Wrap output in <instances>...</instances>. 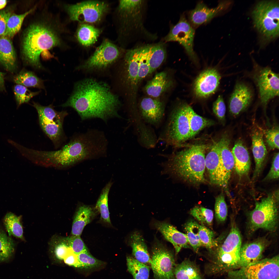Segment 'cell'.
I'll list each match as a JSON object with an SVG mask.
<instances>
[{
  "label": "cell",
  "mask_w": 279,
  "mask_h": 279,
  "mask_svg": "<svg viewBox=\"0 0 279 279\" xmlns=\"http://www.w3.org/2000/svg\"><path fill=\"white\" fill-rule=\"evenodd\" d=\"M252 149L255 162V168L252 178L254 180L259 176L264 165L267 151L263 139L262 133L256 130L252 135Z\"/></svg>",
  "instance_id": "cell-25"
},
{
  "label": "cell",
  "mask_w": 279,
  "mask_h": 279,
  "mask_svg": "<svg viewBox=\"0 0 279 279\" xmlns=\"http://www.w3.org/2000/svg\"><path fill=\"white\" fill-rule=\"evenodd\" d=\"M221 76L214 68L207 69L201 73L195 79L193 91L197 98H206L214 94L219 85Z\"/></svg>",
  "instance_id": "cell-17"
},
{
  "label": "cell",
  "mask_w": 279,
  "mask_h": 279,
  "mask_svg": "<svg viewBox=\"0 0 279 279\" xmlns=\"http://www.w3.org/2000/svg\"><path fill=\"white\" fill-rule=\"evenodd\" d=\"M78 259L81 267L92 268L98 267L103 264V262L93 256L88 250L77 255Z\"/></svg>",
  "instance_id": "cell-48"
},
{
  "label": "cell",
  "mask_w": 279,
  "mask_h": 279,
  "mask_svg": "<svg viewBox=\"0 0 279 279\" xmlns=\"http://www.w3.org/2000/svg\"><path fill=\"white\" fill-rule=\"evenodd\" d=\"M232 3L229 1H221L216 7L210 8L203 2H199L194 9L189 13L190 23L192 27H195L206 23L227 10Z\"/></svg>",
  "instance_id": "cell-18"
},
{
  "label": "cell",
  "mask_w": 279,
  "mask_h": 279,
  "mask_svg": "<svg viewBox=\"0 0 279 279\" xmlns=\"http://www.w3.org/2000/svg\"><path fill=\"white\" fill-rule=\"evenodd\" d=\"M166 55L165 44L161 42L155 43L149 61L150 74L160 66L165 59Z\"/></svg>",
  "instance_id": "cell-42"
},
{
  "label": "cell",
  "mask_w": 279,
  "mask_h": 279,
  "mask_svg": "<svg viewBox=\"0 0 279 279\" xmlns=\"http://www.w3.org/2000/svg\"><path fill=\"white\" fill-rule=\"evenodd\" d=\"M124 60L127 81L132 90L135 91L139 83V69L138 54L136 46L127 51Z\"/></svg>",
  "instance_id": "cell-27"
},
{
  "label": "cell",
  "mask_w": 279,
  "mask_h": 279,
  "mask_svg": "<svg viewBox=\"0 0 279 279\" xmlns=\"http://www.w3.org/2000/svg\"><path fill=\"white\" fill-rule=\"evenodd\" d=\"M278 190L256 202L254 208L248 216L250 233L260 229L272 232L276 230L278 219Z\"/></svg>",
  "instance_id": "cell-7"
},
{
  "label": "cell",
  "mask_w": 279,
  "mask_h": 279,
  "mask_svg": "<svg viewBox=\"0 0 279 279\" xmlns=\"http://www.w3.org/2000/svg\"><path fill=\"white\" fill-rule=\"evenodd\" d=\"M95 213L90 207L80 206L75 214L73 222L71 234L72 236H80L85 227L91 221Z\"/></svg>",
  "instance_id": "cell-31"
},
{
  "label": "cell",
  "mask_w": 279,
  "mask_h": 279,
  "mask_svg": "<svg viewBox=\"0 0 279 279\" xmlns=\"http://www.w3.org/2000/svg\"><path fill=\"white\" fill-rule=\"evenodd\" d=\"M279 9L278 1H263L257 4L252 12L255 27L268 40L278 36Z\"/></svg>",
  "instance_id": "cell-9"
},
{
  "label": "cell",
  "mask_w": 279,
  "mask_h": 279,
  "mask_svg": "<svg viewBox=\"0 0 279 279\" xmlns=\"http://www.w3.org/2000/svg\"><path fill=\"white\" fill-rule=\"evenodd\" d=\"M15 244L12 238L0 228V262L8 261L12 256Z\"/></svg>",
  "instance_id": "cell-40"
},
{
  "label": "cell",
  "mask_w": 279,
  "mask_h": 279,
  "mask_svg": "<svg viewBox=\"0 0 279 279\" xmlns=\"http://www.w3.org/2000/svg\"><path fill=\"white\" fill-rule=\"evenodd\" d=\"M279 153L274 155L270 169L263 179L264 181L277 179L279 178Z\"/></svg>",
  "instance_id": "cell-53"
},
{
  "label": "cell",
  "mask_w": 279,
  "mask_h": 279,
  "mask_svg": "<svg viewBox=\"0 0 279 279\" xmlns=\"http://www.w3.org/2000/svg\"><path fill=\"white\" fill-rule=\"evenodd\" d=\"M165 110L164 103L159 99L145 98L141 102L138 111L140 118L145 123L158 127L162 120Z\"/></svg>",
  "instance_id": "cell-19"
},
{
  "label": "cell",
  "mask_w": 279,
  "mask_h": 279,
  "mask_svg": "<svg viewBox=\"0 0 279 279\" xmlns=\"http://www.w3.org/2000/svg\"><path fill=\"white\" fill-rule=\"evenodd\" d=\"M66 264L76 267H81L78 260L77 255L72 250L71 251L64 259Z\"/></svg>",
  "instance_id": "cell-55"
},
{
  "label": "cell",
  "mask_w": 279,
  "mask_h": 279,
  "mask_svg": "<svg viewBox=\"0 0 279 279\" xmlns=\"http://www.w3.org/2000/svg\"><path fill=\"white\" fill-rule=\"evenodd\" d=\"M60 240L55 246V252L58 258L63 259L72 250L69 245L67 237Z\"/></svg>",
  "instance_id": "cell-50"
},
{
  "label": "cell",
  "mask_w": 279,
  "mask_h": 279,
  "mask_svg": "<svg viewBox=\"0 0 279 279\" xmlns=\"http://www.w3.org/2000/svg\"><path fill=\"white\" fill-rule=\"evenodd\" d=\"M21 216H18L14 214L9 212L5 216L3 223L9 236H11L25 241L23 236V231L21 223Z\"/></svg>",
  "instance_id": "cell-34"
},
{
  "label": "cell",
  "mask_w": 279,
  "mask_h": 279,
  "mask_svg": "<svg viewBox=\"0 0 279 279\" xmlns=\"http://www.w3.org/2000/svg\"><path fill=\"white\" fill-rule=\"evenodd\" d=\"M16 57L11 39L0 37V63L7 71L12 72L16 67Z\"/></svg>",
  "instance_id": "cell-29"
},
{
  "label": "cell",
  "mask_w": 279,
  "mask_h": 279,
  "mask_svg": "<svg viewBox=\"0 0 279 279\" xmlns=\"http://www.w3.org/2000/svg\"><path fill=\"white\" fill-rule=\"evenodd\" d=\"M195 34L193 27L183 14L176 24L171 26L169 33L163 39L165 42H178L184 48L191 59L197 63L198 58L193 49Z\"/></svg>",
  "instance_id": "cell-13"
},
{
  "label": "cell",
  "mask_w": 279,
  "mask_h": 279,
  "mask_svg": "<svg viewBox=\"0 0 279 279\" xmlns=\"http://www.w3.org/2000/svg\"><path fill=\"white\" fill-rule=\"evenodd\" d=\"M205 165L211 183L222 188L220 154L218 141L214 142L205 156Z\"/></svg>",
  "instance_id": "cell-24"
},
{
  "label": "cell",
  "mask_w": 279,
  "mask_h": 279,
  "mask_svg": "<svg viewBox=\"0 0 279 279\" xmlns=\"http://www.w3.org/2000/svg\"><path fill=\"white\" fill-rule=\"evenodd\" d=\"M253 77L263 105L266 106L270 100L278 96V74L269 67L260 68L256 70Z\"/></svg>",
  "instance_id": "cell-16"
},
{
  "label": "cell",
  "mask_w": 279,
  "mask_h": 279,
  "mask_svg": "<svg viewBox=\"0 0 279 279\" xmlns=\"http://www.w3.org/2000/svg\"><path fill=\"white\" fill-rule=\"evenodd\" d=\"M120 104L107 85L88 79L77 83L70 97L61 106L74 109L82 121L97 118L107 122L121 117L118 113Z\"/></svg>",
  "instance_id": "cell-1"
},
{
  "label": "cell",
  "mask_w": 279,
  "mask_h": 279,
  "mask_svg": "<svg viewBox=\"0 0 279 279\" xmlns=\"http://www.w3.org/2000/svg\"><path fill=\"white\" fill-rule=\"evenodd\" d=\"M4 73L0 72V90H3L4 89Z\"/></svg>",
  "instance_id": "cell-56"
},
{
  "label": "cell",
  "mask_w": 279,
  "mask_h": 279,
  "mask_svg": "<svg viewBox=\"0 0 279 279\" xmlns=\"http://www.w3.org/2000/svg\"><path fill=\"white\" fill-rule=\"evenodd\" d=\"M129 244L134 259L145 265H150L151 258L145 240L140 233L136 231L130 235Z\"/></svg>",
  "instance_id": "cell-28"
},
{
  "label": "cell",
  "mask_w": 279,
  "mask_h": 279,
  "mask_svg": "<svg viewBox=\"0 0 279 279\" xmlns=\"http://www.w3.org/2000/svg\"><path fill=\"white\" fill-rule=\"evenodd\" d=\"M212 110L213 113L219 120L222 121L224 120L226 107L222 95H219L213 103Z\"/></svg>",
  "instance_id": "cell-52"
},
{
  "label": "cell",
  "mask_w": 279,
  "mask_h": 279,
  "mask_svg": "<svg viewBox=\"0 0 279 279\" xmlns=\"http://www.w3.org/2000/svg\"><path fill=\"white\" fill-rule=\"evenodd\" d=\"M100 33L98 29L91 25L84 24L81 25L79 27L77 36L81 44L87 47L95 43Z\"/></svg>",
  "instance_id": "cell-36"
},
{
  "label": "cell",
  "mask_w": 279,
  "mask_h": 279,
  "mask_svg": "<svg viewBox=\"0 0 279 279\" xmlns=\"http://www.w3.org/2000/svg\"><path fill=\"white\" fill-rule=\"evenodd\" d=\"M155 44V43H151L136 46L138 52L139 61V83L150 74L149 61Z\"/></svg>",
  "instance_id": "cell-33"
},
{
  "label": "cell",
  "mask_w": 279,
  "mask_h": 279,
  "mask_svg": "<svg viewBox=\"0 0 279 279\" xmlns=\"http://www.w3.org/2000/svg\"><path fill=\"white\" fill-rule=\"evenodd\" d=\"M241 237L235 222L231 224L229 233L223 243L215 251L208 264L213 274H217L239 268Z\"/></svg>",
  "instance_id": "cell-5"
},
{
  "label": "cell",
  "mask_w": 279,
  "mask_h": 279,
  "mask_svg": "<svg viewBox=\"0 0 279 279\" xmlns=\"http://www.w3.org/2000/svg\"><path fill=\"white\" fill-rule=\"evenodd\" d=\"M146 2L144 0H121L119 9L125 20L128 34L132 43L140 40L153 41L157 38L144 25Z\"/></svg>",
  "instance_id": "cell-8"
},
{
  "label": "cell",
  "mask_w": 279,
  "mask_h": 279,
  "mask_svg": "<svg viewBox=\"0 0 279 279\" xmlns=\"http://www.w3.org/2000/svg\"><path fill=\"white\" fill-rule=\"evenodd\" d=\"M189 105L181 103L176 106L169 115L161 132L157 140L166 147H178L190 138L188 115Z\"/></svg>",
  "instance_id": "cell-6"
},
{
  "label": "cell",
  "mask_w": 279,
  "mask_h": 279,
  "mask_svg": "<svg viewBox=\"0 0 279 279\" xmlns=\"http://www.w3.org/2000/svg\"><path fill=\"white\" fill-rule=\"evenodd\" d=\"M219 149L223 187L227 193L228 186L234 166V161L230 149V140L227 134H224L218 141Z\"/></svg>",
  "instance_id": "cell-20"
},
{
  "label": "cell",
  "mask_w": 279,
  "mask_h": 279,
  "mask_svg": "<svg viewBox=\"0 0 279 279\" xmlns=\"http://www.w3.org/2000/svg\"><path fill=\"white\" fill-rule=\"evenodd\" d=\"M97 147L93 138L85 132L74 136L68 143L57 150H38L21 145L19 151L25 157L39 165L63 168L93 156Z\"/></svg>",
  "instance_id": "cell-2"
},
{
  "label": "cell",
  "mask_w": 279,
  "mask_h": 279,
  "mask_svg": "<svg viewBox=\"0 0 279 279\" xmlns=\"http://www.w3.org/2000/svg\"><path fill=\"white\" fill-rule=\"evenodd\" d=\"M112 185L109 182L103 188L96 203L95 208L100 213V218L104 222L110 224L108 205V197Z\"/></svg>",
  "instance_id": "cell-41"
},
{
  "label": "cell",
  "mask_w": 279,
  "mask_h": 279,
  "mask_svg": "<svg viewBox=\"0 0 279 279\" xmlns=\"http://www.w3.org/2000/svg\"><path fill=\"white\" fill-rule=\"evenodd\" d=\"M33 105L37 111L42 129L55 146L58 147L64 137L63 123L68 113L64 111H57L52 105L44 106L33 102Z\"/></svg>",
  "instance_id": "cell-10"
},
{
  "label": "cell",
  "mask_w": 279,
  "mask_h": 279,
  "mask_svg": "<svg viewBox=\"0 0 279 279\" xmlns=\"http://www.w3.org/2000/svg\"><path fill=\"white\" fill-rule=\"evenodd\" d=\"M199 235L202 246L210 252L218 246V241L214 239V232L206 226L200 224Z\"/></svg>",
  "instance_id": "cell-45"
},
{
  "label": "cell",
  "mask_w": 279,
  "mask_h": 279,
  "mask_svg": "<svg viewBox=\"0 0 279 279\" xmlns=\"http://www.w3.org/2000/svg\"><path fill=\"white\" fill-rule=\"evenodd\" d=\"M12 13L11 11L9 9L0 10V37L4 34L7 21Z\"/></svg>",
  "instance_id": "cell-54"
},
{
  "label": "cell",
  "mask_w": 279,
  "mask_h": 279,
  "mask_svg": "<svg viewBox=\"0 0 279 279\" xmlns=\"http://www.w3.org/2000/svg\"><path fill=\"white\" fill-rule=\"evenodd\" d=\"M52 29L38 23L30 25L25 31L23 40V55L27 62L33 67L42 68L41 54L60 43L58 37Z\"/></svg>",
  "instance_id": "cell-4"
},
{
  "label": "cell",
  "mask_w": 279,
  "mask_h": 279,
  "mask_svg": "<svg viewBox=\"0 0 279 279\" xmlns=\"http://www.w3.org/2000/svg\"><path fill=\"white\" fill-rule=\"evenodd\" d=\"M7 2L6 0H0V10H2L6 6Z\"/></svg>",
  "instance_id": "cell-57"
},
{
  "label": "cell",
  "mask_w": 279,
  "mask_h": 279,
  "mask_svg": "<svg viewBox=\"0 0 279 279\" xmlns=\"http://www.w3.org/2000/svg\"><path fill=\"white\" fill-rule=\"evenodd\" d=\"M268 244L269 242L266 238H260L242 246L240 252L239 268L245 267L261 259L263 253Z\"/></svg>",
  "instance_id": "cell-21"
},
{
  "label": "cell",
  "mask_w": 279,
  "mask_h": 279,
  "mask_svg": "<svg viewBox=\"0 0 279 279\" xmlns=\"http://www.w3.org/2000/svg\"><path fill=\"white\" fill-rule=\"evenodd\" d=\"M207 147L205 144L192 145L171 155L160 154L168 159L161 164L163 168L161 173L194 185L204 183L205 154Z\"/></svg>",
  "instance_id": "cell-3"
},
{
  "label": "cell",
  "mask_w": 279,
  "mask_h": 279,
  "mask_svg": "<svg viewBox=\"0 0 279 279\" xmlns=\"http://www.w3.org/2000/svg\"><path fill=\"white\" fill-rule=\"evenodd\" d=\"M172 81L164 71L156 74L145 87V90L149 96L157 98L172 85Z\"/></svg>",
  "instance_id": "cell-30"
},
{
  "label": "cell",
  "mask_w": 279,
  "mask_h": 279,
  "mask_svg": "<svg viewBox=\"0 0 279 279\" xmlns=\"http://www.w3.org/2000/svg\"><path fill=\"white\" fill-rule=\"evenodd\" d=\"M174 273L175 279H203L198 267L188 259L175 264Z\"/></svg>",
  "instance_id": "cell-32"
},
{
  "label": "cell",
  "mask_w": 279,
  "mask_h": 279,
  "mask_svg": "<svg viewBox=\"0 0 279 279\" xmlns=\"http://www.w3.org/2000/svg\"><path fill=\"white\" fill-rule=\"evenodd\" d=\"M14 91L18 106L28 102L31 98L40 92L39 91H31L27 87L19 84H17L14 86Z\"/></svg>",
  "instance_id": "cell-47"
},
{
  "label": "cell",
  "mask_w": 279,
  "mask_h": 279,
  "mask_svg": "<svg viewBox=\"0 0 279 279\" xmlns=\"http://www.w3.org/2000/svg\"><path fill=\"white\" fill-rule=\"evenodd\" d=\"M231 151L234 159V168L236 173L241 177L247 175L251 162L248 151L243 141L238 140Z\"/></svg>",
  "instance_id": "cell-26"
},
{
  "label": "cell",
  "mask_w": 279,
  "mask_h": 279,
  "mask_svg": "<svg viewBox=\"0 0 279 279\" xmlns=\"http://www.w3.org/2000/svg\"><path fill=\"white\" fill-rule=\"evenodd\" d=\"M120 52L118 48L107 40L104 41L93 55L81 66L86 70H99L107 67L118 59Z\"/></svg>",
  "instance_id": "cell-15"
},
{
  "label": "cell",
  "mask_w": 279,
  "mask_h": 279,
  "mask_svg": "<svg viewBox=\"0 0 279 279\" xmlns=\"http://www.w3.org/2000/svg\"><path fill=\"white\" fill-rule=\"evenodd\" d=\"M126 260L128 270L134 279H149V266L131 257H127Z\"/></svg>",
  "instance_id": "cell-38"
},
{
  "label": "cell",
  "mask_w": 279,
  "mask_h": 279,
  "mask_svg": "<svg viewBox=\"0 0 279 279\" xmlns=\"http://www.w3.org/2000/svg\"><path fill=\"white\" fill-rule=\"evenodd\" d=\"M150 265L156 279H175V264L172 252L161 242L155 240L151 249Z\"/></svg>",
  "instance_id": "cell-12"
},
{
  "label": "cell",
  "mask_w": 279,
  "mask_h": 279,
  "mask_svg": "<svg viewBox=\"0 0 279 279\" xmlns=\"http://www.w3.org/2000/svg\"><path fill=\"white\" fill-rule=\"evenodd\" d=\"M278 255L228 272L229 279H279Z\"/></svg>",
  "instance_id": "cell-11"
},
{
  "label": "cell",
  "mask_w": 279,
  "mask_h": 279,
  "mask_svg": "<svg viewBox=\"0 0 279 279\" xmlns=\"http://www.w3.org/2000/svg\"><path fill=\"white\" fill-rule=\"evenodd\" d=\"M215 215L217 221L222 223L226 220L228 215V208L223 193H221L215 199Z\"/></svg>",
  "instance_id": "cell-46"
},
{
  "label": "cell",
  "mask_w": 279,
  "mask_h": 279,
  "mask_svg": "<svg viewBox=\"0 0 279 279\" xmlns=\"http://www.w3.org/2000/svg\"><path fill=\"white\" fill-rule=\"evenodd\" d=\"M188 111L190 138L194 136L203 128L211 126L214 124L213 121L197 114L189 105L188 107Z\"/></svg>",
  "instance_id": "cell-35"
},
{
  "label": "cell",
  "mask_w": 279,
  "mask_h": 279,
  "mask_svg": "<svg viewBox=\"0 0 279 279\" xmlns=\"http://www.w3.org/2000/svg\"><path fill=\"white\" fill-rule=\"evenodd\" d=\"M17 84L26 87H33L44 89L43 81L33 73L30 71L22 72L16 76L14 79Z\"/></svg>",
  "instance_id": "cell-43"
},
{
  "label": "cell",
  "mask_w": 279,
  "mask_h": 279,
  "mask_svg": "<svg viewBox=\"0 0 279 279\" xmlns=\"http://www.w3.org/2000/svg\"><path fill=\"white\" fill-rule=\"evenodd\" d=\"M153 224L154 227L165 239L173 245L176 254L182 248L190 247L186 234L178 231L172 225L165 221H154Z\"/></svg>",
  "instance_id": "cell-23"
},
{
  "label": "cell",
  "mask_w": 279,
  "mask_h": 279,
  "mask_svg": "<svg viewBox=\"0 0 279 279\" xmlns=\"http://www.w3.org/2000/svg\"><path fill=\"white\" fill-rule=\"evenodd\" d=\"M189 213L202 225L206 226L212 225L214 215L211 210L203 207L196 206L192 209Z\"/></svg>",
  "instance_id": "cell-44"
},
{
  "label": "cell",
  "mask_w": 279,
  "mask_h": 279,
  "mask_svg": "<svg viewBox=\"0 0 279 279\" xmlns=\"http://www.w3.org/2000/svg\"><path fill=\"white\" fill-rule=\"evenodd\" d=\"M200 224L192 220H190L184 225V229L189 244L194 250L197 252L202 246L199 235Z\"/></svg>",
  "instance_id": "cell-39"
},
{
  "label": "cell",
  "mask_w": 279,
  "mask_h": 279,
  "mask_svg": "<svg viewBox=\"0 0 279 279\" xmlns=\"http://www.w3.org/2000/svg\"><path fill=\"white\" fill-rule=\"evenodd\" d=\"M35 8L26 12L18 14L12 13L7 21L5 32L3 36L10 39L13 37L20 30L25 18L34 10Z\"/></svg>",
  "instance_id": "cell-37"
},
{
  "label": "cell",
  "mask_w": 279,
  "mask_h": 279,
  "mask_svg": "<svg viewBox=\"0 0 279 279\" xmlns=\"http://www.w3.org/2000/svg\"><path fill=\"white\" fill-rule=\"evenodd\" d=\"M253 94L250 88L245 83H237L230 98L229 109L234 116L238 114L250 105Z\"/></svg>",
  "instance_id": "cell-22"
},
{
  "label": "cell",
  "mask_w": 279,
  "mask_h": 279,
  "mask_svg": "<svg viewBox=\"0 0 279 279\" xmlns=\"http://www.w3.org/2000/svg\"><path fill=\"white\" fill-rule=\"evenodd\" d=\"M279 135L278 127H273L266 132L267 143L270 149H278Z\"/></svg>",
  "instance_id": "cell-49"
},
{
  "label": "cell",
  "mask_w": 279,
  "mask_h": 279,
  "mask_svg": "<svg viewBox=\"0 0 279 279\" xmlns=\"http://www.w3.org/2000/svg\"><path fill=\"white\" fill-rule=\"evenodd\" d=\"M67 239L70 247L76 255L88 250L80 236H72L67 237Z\"/></svg>",
  "instance_id": "cell-51"
},
{
  "label": "cell",
  "mask_w": 279,
  "mask_h": 279,
  "mask_svg": "<svg viewBox=\"0 0 279 279\" xmlns=\"http://www.w3.org/2000/svg\"><path fill=\"white\" fill-rule=\"evenodd\" d=\"M107 7V5L105 2L88 1L69 5L67 9L71 20L95 23L100 20Z\"/></svg>",
  "instance_id": "cell-14"
}]
</instances>
